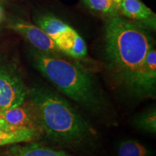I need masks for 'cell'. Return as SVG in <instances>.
Wrapping results in <instances>:
<instances>
[{"label": "cell", "mask_w": 156, "mask_h": 156, "mask_svg": "<svg viewBox=\"0 0 156 156\" xmlns=\"http://www.w3.org/2000/svg\"><path fill=\"white\" fill-rule=\"evenodd\" d=\"M113 1H114L115 3H116L117 5H118V4L120 2V1H121V0H113Z\"/></svg>", "instance_id": "18"}, {"label": "cell", "mask_w": 156, "mask_h": 156, "mask_svg": "<svg viewBox=\"0 0 156 156\" xmlns=\"http://www.w3.org/2000/svg\"><path fill=\"white\" fill-rule=\"evenodd\" d=\"M54 43L62 54L76 59H80L87 55V46L85 41L71 27L63 31L54 40Z\"/></svg>", "instance_id": "8"}, {"label": "cell", "mask_w": 156, "mask_h": 156, "mask_svg": "<svg viewBox=\"0 0 156 156\" xmlns=\"http://www.w3.org/2000/svg\"><path fill=\"white\" fill-rule=\"evenodd\" d=\"M5 156H75L67 152L46 147L34 142L12 145Z\"/></svg>", "instance_id": "10"}, {"label": "cell", "mask_w": 156, "mask_h": 156, "mask_svg": "<svg viewBox=\"0 0 156 156\" xmlns=\"http://www.w3.org/2000/svg\"><path fill=\"white\" fill-rule=\"evenodd\" d=\"M83 2L88 8L102 12L108 17L118 15V5L113 0H83Z\"/></svg>", "instance_id": "15"}, {"label": "cell", "mask_w": 156, "mask_h": 156, "mask_svg": "<svg viewBox=\"0 0 156 156\" xmlns=\"http://www.w3.org/2000/svg\"><path fill=\"white\" fill-rule=\"evenodd\" d=\"M145 22L120 15L109 16L105 24V59L114 82L131 93L134 80L153 38Z\"/></svg>", "instance_id": "1"}, {"label": "cell", "mask_w": 156, "mask_h": 156, "mask_svg": "<svg viewBox=\"0 0 156 156\" xmlns=\"http://www.w3.org/2000/svg\"><path fill=\"white\" fill-rule=\"evenodd\" d=\"M156 94V50L153 46L146 54L134 80L130 95L137 98H153Z\"/></svg>", "instance_id": "6"}, {"label": "cell", "mask_w": 156, "mask_h": 156, "mask_svg": "<svg viewBox=\"0 0 156 156\" xmlns=\"http://www.w3.org/2000/svg\"><path fill=\"white\" fill-rule=\"evenodd\" d=\"M117 156H152L151 150L136 140H123L116 150Z\"/></svg>", "instance_id": "13"}, {"label": "cell", "mask_w": 156, "mask_h": 156, "mask_svg": "<svg viewBox=\"0 0 156 156\" xmlns=\"http://www.w3.org/2000/svg\"><path fill=\"white\" fill-rule=\"evenodd\" d=\"M0 117L13 126L39 129L36 108L28 99L12 108L1 110Z\"/></svg>", "instance_id": "7"}, {"label": "cell", "mask_w": 156, "mask_h": 156, "mask_svg": "<svg viewBox=\"0 0 156 156\" xmlns=\"http://www.w3.org/2000/svg\"><path fill=\"white\" fill-rule=\"evenodd\" d=\"M118 7L126 18L145 22L155 28V15L140 0H121Z\"/></svg>", "instance_id": "9"}, {"label": "cell", "mask_w": 156, "mask_h": 156, "mask_svg": "<svg viewBox=\"0 0 156 156\" xmlns=\"http://www.w3.org/2000/svg\"><path fill=\"white\" fill-rule=\"evenodd\" d=\"M0 111H1V109H0Z\"/></svg>", "instance_id": "19"}, {"label": "cell", "mask_w": 156, "mask_h": 156, "mask_svg": "<svg viewBox=\"0 0 156 156\" xmlns=\"http://www.w3.org/2000/svg\"><path fill=\"white\" fill-rule=\"evenodd\" d=\"M17 127V126L12 125V124H9L8 122H6L4 119L0 117V130L3 129H13Z\"/></svg>", "instance_id": "16"}, {"label": "cell", "mask_w": 156, "mask_h": 156, "mask_svg": "<svg viewBox=\"0 0 156 156\" xmlns=\"http://www.w3.org/2000/svg\"><path fill=\"white\" fill-rule=\"evenodd\" d=\"M41 135V131L34 127L17 126L10 129L0 130V146L34 142Z\"/></svg>", "instance_id": "11"}, {"label": "cell", "mask_w": 156, "mask_h": 156, "mask_svg": "<svg viewBox=\"0 0 156 156\" xmlns=\"http://www.w3.org/2000/svg\"><path fill=\"white\" fill-rule=\"evenodd\" d=\"M36 108L39 129L51 143L69 148L90 145L97 132L70 103L46 87L29 88L28 98Z\"/></svg>", "instance_id": "3"}, {"label": "cell", "mask_w": 156, "mask_h": 156, "mask_svg": "<svg viewBox=\"0 0 156 156\" xmlns=\"http://www.w3.org/2000/svg\"><path fill=\"white\" fill-rule=\"evenodd\" d=\"M35 23L44 32L54 41L63 31L69 28V25L60 19L51 15H43L35 19Z\"/></svg>", "instance_id": "12"}, {"label": "cell", "mask_w": 156, "mask_h": 156, "mask_svg": "<svg viewBox=\"0 0 156 156\" xmlns=\"http://www.w3.org/2000/svg\"><path fill=\"white\" fill-rule=\"evenodd\" d=\"M29 88L15 62L0 57V109L21 104L28 98Z\"/></svg>", "instance_id": "4"}, {"label": "cell", "mask_w": 156, "mask_h": 156, "mask_svg": "<svg viewBox=\"0 0 156 156\" xmlns=\"http://www.w3.org/2000/svg\"><path fill=\"white\" fill-rule=\"evenodd\" d=\"M7 28L21 35L34 46L35 49L51 55H62V53L57 48L54 41L36 25L23 19L14 17L10 20Z\"/></svg>", "instance_id": "5"}, {"label": "cell", "mask_w": 156, "mask_h": 156, "mask_svg": "<svg viewBox=\"0 0 156 156\" xmlns=\"http://www.w3.org/2000/svg\"><path fill=\"white\" fill-rule=\"evenodd\" d=\"M3 17H4L3 9H2V7L1 5H0V22H1L2 20L3 19Z\"/></svg>", "instance_id": "17"}, {"label": "cell", "mask_w": 156, "mask_h": 156, "mask_svg": "<svg viewBox=\"0 0 156 156\" xmlns=\"http://www.w3.org/2000/svg\"><path fill=\"white\" fill-rule=\"evenodd\" d=\"M132 124L134 127L146 133H156V109L155 107L143 111L134 116Z\"/></svg>", "instance_id": "14"}, {"label": "cell", "mask_w": 156, "mask_h": 156, "mask_svg": "<svg viewBox=\"0 0 156 156\" xmlns=\"http://www.w3.org/2000/svg\"><path fill=\"white\" fill-rule=\"evenodd\" d=\"M30 55L34 67L60 93L95 116L106 119L112 114V106L101 85L80 64L35 48Z\"/></svg>", "instance_id": "2"}]
</instances>
